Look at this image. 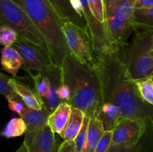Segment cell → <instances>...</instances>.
Here are the masks:
<instances>
[{
    "label": "cell",
    "instance_id": "8992f818",
    "mask_svg": "<svg viewBox=\"0 0 153 152\" xmlns=\"http://www.w3.org/2000/svg\"><path fill=\"white\" fill-rule=\"evenodd\" d=\"M0 25H8L21 38L46 48L41 33L23 9L13 0H0Z\"/></svg>",
    "mask_w": 153,
    "mask_h": 152
},
{
    "label": "cell",
    "instance_id": "d590c367",
    "mask_svg": "<svg viewBox=\"0 0 153 152\" xmlns=\"http://www.w3.org/2000/svg\"><path fill=\"white\" fill-rule=\"evenodd\" d=\"M149 77H152V78H153V69H152V72H151L150 75H149Z\"/></svg>",
    "mask_w": 153,
    "mask_h": 152
},
{
    "label": "cell",
    "instance_id": "7c38bea8",
    "mask_svg": "<svg viewBox=\"0 0 153 152\" xmlns=\"http://www.w3.org/2000/svg\"><path fill=\"white\" fill-rule=\"evenodd\" d=\"M80 1L84 9L85 19L92 37L96 58H97L112 49H117L112 47L108 42L104 26L94 17L90 10L88 0H80Z\"/></svg>",
    "mask_w": 153,
    "mask_h": 152
},
{
    "label": "cell",
    "instance_id": "f546056e",
    "mask_svg": "<svg viewBox=\"0 0 153 152\" xmlns=\"http://www.w3.org/2000/svg\"><path fill=\"white\" fill-rule=\"evenodd\" d=\"M140 146L139 144L134 147H120V146L111 145L107 152H139L140 151Z\"/></svg>",
    "mask_w": 153,
    "mask_h": 152
},
{
    "label": "cell",
    "instance_id": "cb8c5ba5",
    "mask_svg": "<svg viewBox=\"0 0 153 152\" xmlns=\"http://www.w3.org/2000/svg\"><path fill=\"white\" fill-rule=\"evenodd\" d=\"M19 37L17 32L11 27L6 25H0V45L12 46Z\"/></svg>",
    "mask_w": 153,
    "mask_h": 152
},
{
    "label": "cell",
    "instance_id": "4316f807",
    "mask_svg": "<svg viewBox=\"0 0 153 152\" xmlns=\"http://www.w3.org/2000/svg\"><path fill=\"white\" fill-rule=\"evenodd\" d=\"M10 77L5 75L0 71V94L4 95L5 98H15L18 96L13 91L11 86L9 85Z\"/></svg>",
    "mask_w": 153,
    "mask_h": 152
},
{
    "label": "cell",
    "instance_id": "1f68e13d",
    "mask_svg": "<svg viewBox=\"0 0 153 152\" xmlns=\"http://www.w3.org/2000/svg\"><path fill=\"white\" fill-rule=\"evenodd\" d=\"M70 95V89H69L68 86L63 83L61 86H60L59 90H58V96H59L60 99L63 102H68Z\"/></svg>",
    "mask_w": 153,
    "mask_h": 152
},
{
    "label": "cell",
    "instance_id": "9c48e42d",
    "mask_svg": "<svg viewBox=\"0 0 153 152\" xmlns=\"http://www.w3.org/2000/svg\"><path fill=\"white\" fill-rule=\"evenodd\" d=\"M148 122L143 119L123 118L112 130V145L134 147L146 132Z\"/></svg>",
    "mask_w": 153,
    "mask_h": 152
},
{
    "label": "cell",
    "instance_id": "d4e9b609",
    "mask_svg": "<svg viewBox=\"0 0 153 152\" xmlns=\"http://www.w3.org/2000/svg\"><path fill=\"white\" fill-rule=\"evenodd\" d=\"M90 10L94 17L104 26L105 7L103 0H88Z\"/></svg>",
    "mask_w": 153,
    "mask_h": 152
},
{
    "label": "cell",
    "instance_id": "ac0fdd59",
    "mask_svg": "<svg viewBox=\"0 0 153 152\" xmlns=\"http://www.w3.org/2000/svg\"><path fill=\"white\" fill-rule=\"evenodd\" d=\"M85 115L81 110L72 107L70 118L62 132L59 134L64 141H74L80 131Z\"/></svg>",
    "mask_w": 153,
    "mask_h": 152
},
{
    "label": "cell",
    "instance_id": "484cf974",
    "mask_svg": "<svg viewBox=\"0 0 153 152\" xmlns=\"http://www.w3.org/2000/svg\"><path fill=\"white\" fill-rule=\"evenodd\" d=\"M89 118L85 116V120H84L83 125H82V128H81L80 131L76 136V137L74 139L75 146H76V152H82L83 150L84 146H85V142H86V137H87V130H88V123H89Z\"/></svg>",
    "mask_w": 153,
    "mask_h": 152
},
{
    "label": "cell",
    "instance_id": "603a6c76",
    "mask_svg": "<svg viewBox=\"0 0 153 152\" xmlns=\"http://www.w3.org/2000/svg\"><path fill=\"white\" fill-rule=\"evenodd\" d=\"M134 83L143 101L153 107V78L146 77L135 80Z\"/></svg>",
    "mask_w": 153,
    "mask_h": 152
},
{
    "label": "cell",
    "instance_id": "d6986e66",
    "mask_svg": "<svg viewBox=\"0 0 153 152\" xmlns=\"http://www.w3.org/2000/svg\"><path fill=\"white\" fill-rule=\"evenodd\" d=\"M105 133L103 124L96 116L91 118L87 130V137L82 152H94Z\"/></svg>",
    "mask_w": 153,
    "mask_h": 152
},
{
    "label": "cell",
    "instance_id": "ba28073f",
    "mask_svg": "<svg viewBox=\"0 0 153 152\" xmlns=\"http://www.w3.org/2000/svg\"><path fill=\"white\" fill-rule=\"evenodd\" d=\"M28 73L34 82V89L52 113L63 102L58 96V90L63 83L61 67L51 64L35 75Z\"/></svg>",
    "mask_w": 153,
    "mask_h": 152
},
{
    "label": "cell",
    "instance_id": "5b68a950",
    "mask_svg": "<svg viewBox=\"0 0 153 152\" xmlns=\"http://www.w3.org/2000/svg\"><path fill=\"white\" fill-rule=\"evenodd\" d=\"M133 43L127 60V71L134 81L146 78L153 69V29L142 27L134 28Z\"/></svg>",
    "mask_w": 153,
    "mask_h": 152
},
{
    "label": "cell",
    "instance_id": "d6a6232c",
    "mask_svg": "<svg viewBox=\"0 0 153 152\" xmlns=\"http://www.w3.org/2000/svg\"><path fill=\"white\" fill-rule=\"evenodd\" d=\"M153 7V0H135L134 9L149 8Z\"/></svg>",
    "mask_w": 153,
    "mask_h": 152
},
{
    "label": "cell",
    "instance_id": "e575fe53",
    "mask_svg": "<svg viewBox=\"0 0 153 152\" xmlns=\"http://www.w3.org/2000/svg\"><path fill=\"white\" fill-rule=\"evenodd\" d=\"M148 125L150 126L151 129H152V133H153V116H151V117L149 119V120H148Z\"/></svg>",
    "mask_w": 153,
    "mask_h": 152
},
{
    "label": "cell",
    "instance_id": "8fae6325",
    "mask_svg": "<svg viewBox=\"0 0 153 152\" xmlns=\"http://www.w3.org/2000/svg\"><path fill=\"white\" fill-rule=\"evenodd\" d=\"M23 142L28 152H57L55 133L46 125L34 132H25Z\"/></svg>",
    "mask_w": 153,
    "mask_h": 152
},
{
    "label": "cell",
    "instance_id": "ffe728a7",
    "mask_svg": "<svg viewBox=\"0 0 153 152\" xmlns=\"http://www.w3.org/2000/svg\"><path fill=\"white\" fill-rule=\"evenodd\" d=\"M22 59L20 55L13 46H6L1 50V65L9 74L16 76L22 66Z\"/></svg>",
    "mask_w": 153,
    "mask_h": 152
},
{
    "label": "cell",
    "instance_id": "2e32d148",
    "mask_svg": "<svg viewBox=\"0 0 153 152\" xmlns=\"http://www.w3.org/2000/svg\"><path fill=\"white\" fill-rule=\"evenodd\" d=\"M72 106L67 102H62L49 115L47 125L55 134H60L65 128L70 118Z\"/></svg>",
    "mask_w": 153,
    "mask_h": 152
},
{
    "label": "cell",
    "instance_id": "44dd1931",
    "mask_svg": "<svg viewBox=\"0 0 153 152\" xmlns=\"http://www.w3.org/2000/svg\"><path fill=\"white\" fill-rule=\"evenodd\" d=\"M26 131L27 126L22 118H13L1 131V135L6 138H13L21 137L25 134Z\"/></svg>",
    "mask_w": 153,
    "mask_h": 152
},
{
    "label": "cell",
    "instance_id": "7402d4cb",
    "mask_svg": "<svg viewBox=\"0 0 153 152\" xmlns=\"http://www.w3.org/2000/svg\"><path fill=\"white\" fill-rule=\"evenodd\" d=\"M133 27H142L153 29V7L134 9Z\"/></svg>",
    "mask_w": 153,
    "mask_h": 152
},
{
    "label": "cell",
    "instance_id": "4fadbf2b",
    "mask_svg": "<svg viewBox=\"0 0 153 152\" xmlns=\"http://www.w3.org/2000/svg\"><path fill=\"white\" fill-rule=\"evenodd\" d=\"M9 85L28 108L41 110L46 107L43 100L37 95L34 89H31L28 86L12 77H10L9 80Z\"/></svg>",
    "mask_w": 153,
    "mask_h": 152
},
{
    "label": "cell",
    "instance_id": "e0dca14e",
    "mask_svg": "<svg viewBox=\"0 0 153 152\" xmlns=\"http://www.w3.org/2000/svg\"><path fill=\"white\" fill-rule=\"evenodd\" d=\"M49 1L61 19L70 21L82 28H88L86 20L81 18L73 8L70 0H49Z\"/></svg>",
    "mask_w": 153,
    "mask_h": 152
},
{
    "label": "cell",
    "instance_id": "5bb4252c",
    "mask_svg": "<svg viewBox=\"0 0 153 152\" xmlns=\"http://www.w3.org/2000/svg\"><path fill=\"white\" fill-rule=\"evenodd\" d=\"M95 116L102 122L105 131H112L122 119L119 107L108 102L101 103Z\"/></svg>",
    "mask_w": 153,
    "mask_h": 152
},
{
    "label": "cell",
    "instance_id": "6da1fadb",
    "mask_svg": "<svg viewBox=\"0 0 153 152\" xmlns=\"http://www.w3.org/2000/svg\"><path fill=\"white\" fill-rule=\"evenodd\" d=\"M120 52L121 49H113L97 58L96 67L102 84V103L117 106L122 119H143L148 122L153 116V107L143 101L139 95Z\"/></svg>",
    "mask_w": 153,
    "mask_h": 152
},
{
    "label": "cell",
    "instance_id": "f1b7e54d",
    "mask_svg": "<svg viewBox=\"0 0 153 152\" xmlns=\"http://www.w3.org/2000/svg\"><path fill=\"white\" fill-rule=\"evenodd\" d=\"M6 99L8 103L9 109L19 114V116L22 114V112L27 107L19 96H16L15 98H7Z\"/></svg>",
    "mask_w": 153,
    "mask_h": 152
},
{
    "label": "cell",
    "instance_id": "52a82bcc",
    "mask_svg": "<svg viewBox=\"0 0 153 152\" xmlns=\"http://www.w3.org/2000/svg\"><path fill=\"white\" fill-rule=\"evenodd\" d=\"M62 31L70 53L80 62L95 66L97 58L89 28H82L70 21H64Z\"/></svg>",
    "mask_w": 153,
    "mask_h": 152
},
{
    "label": "cell",
    "instance_id": "9a60e30c",
    "mask_svg": "<svg viewBox=\"0 0 153 152\" xmlns=\"http://www.w3.org/2000/svg\"><path fill=\"white\" fill-rule=\"evenodd\" d=\"M50 113L46 107L41 110H33L27 107L19 116L26 125V132H34L47 125L48 118Z\"/></svg>",
    "mask_w": 153,
    "mask_h": 152
},
{
    "label": "cell",
    "instance_id": "83f0119b",
    "mask_svg": "<svg viewBox=\"0 0 153 152\" xmlns=\"http://www.w3.org/2000/svg\"><path fill=\"white\" fill-rule=\"evenodd\" d=\"M112 131H105L94 152H107L112 142Z\"/></svg>",
    "mask_w": 153,
    "mask_h": 152
},
{
    "label": "cell",
    "instance_id": "836d02e7",
    "mask_svg": "<svg viewBox=\"0 0 153 152\" xmlns=\"http://www.w3.org/2000/svg\"><path fill=\"white\" fill-rule=\"evenodd\" d=\"M15 152H28V149H27V147L25 145V143L22 142V144L21 145L20 147H19Z\"/></svg>",
    "mask_w": 153,
    "mask_h": 152
},
{
    "label": "cell",
    "instance_id": "8d00e7d4",
    "mask_svg": "<svg viewBox=\"0 0 153 152\" xmlns=\"http://www.w3.org/2000/svg\"><path fill=\"white\" fill-rule=\"evenodd\" d=\"M151 54H152V57H153V48H152V52H151Z\"/></svg>",
    "mask_w": 153,
    "mask_h": 152
},
{
    "label": "cell",
    "instance_id": "30bf717a",
    "mask_svg": "<svg viewBox=\"0 0 153 152\" xmlns=\"http://www.w3.org/2000/svg\"><path fill=\"white\" fill-rule=\"evenodd\" d=\"M12 46L19 53L23 63L22 67L28 72L32 70L38 72L52 64L46 47L37 46L19 37Z\"/></svg>",
    "mask_w": 153,
    "mask_h": 152
},
{
    "label": "cell",
    "instance_id": "7a4b0ae2",
    "mask_svg": "<svg viewBox=\"0 0 153 152\" xmlns=\"http://www.w3.org/2000/svg\"><path fill=\"white\" fill-rule=\"evenodd\" d=\"M63 83L70 89L68 102L89 119L94 117L102 103V84L97 67L80 62L71 53L61 66Z\"/></svg>",
    "mask_w": 153,
    "mask_h": 152
},
{
    "label": "cell",
    "instance_id": "277c9868",
    "mask_svg": "<svg viewBox=\"0 0 153 152\" xmlns=\"http://www.w3.org/2000/svg\"><path fill=\"white\" fill-rule=\"evenodd\" d=\"M105 7L104 29L108 42L112 47L121 49L127 44L134 31L135 0H103Z\"/></svg>",
    "mask_w": 153,
    "mask_h": 152
},
{
    "label": "cell",
    "instance_id": "3957f363",
    "mask_svg": "<svg viewBox=\"0 0 153 152\" xmlns=\"http://www.w3.org/2000/svg\"><path fill=\"white\" fill-rule=\"evenodd\" d=\"M27 13L44 38L52 64L61 67L70 54L61 19L49 0H13Z\"/></svg>",
    "mask_w": 153,
    "mask_h": 152
},
{
    "label": "cell",
    "instance_id": "4dcf8cb0",
    "mask_svg": "<svg viewBox=\"0 0 153 152\" xmlns=\"http://www.w3.org/2000/svg\"><path fill=\"white\" fill-rule=\"evenodd\" d=\"M57 152H76L74 141H64L59 145Z\"/></svg>",
    "mask_w": 153,
    "mask_h": 152
}]
</instances>
